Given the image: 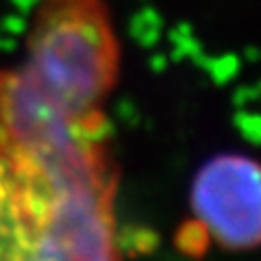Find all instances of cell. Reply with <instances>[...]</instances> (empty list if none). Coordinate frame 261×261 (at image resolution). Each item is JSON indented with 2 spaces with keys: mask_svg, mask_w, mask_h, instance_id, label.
<instances>
[{
  "mask_svg": "<svg viewBox=\"0 0 261 261\" xmlns=\"http://www.w3.org/2000/svg\"><path fill=\"white\" fill-rule=\"evenodd\" d=\"M107 116L76 120L0 70V261H122Z\"/></svg>",
  "mask_w": 261,
  "mask_h": 261,
  "instance_id": "obj_1",
  "label": "cell"
},
{
  "mask_svg": "<svg viewBox=\"0 0 261 261\" xmlns=\"http://www.w3.org/2000/svg\"><path fill=\"white\" fill-rule=\"evenodd\" d=\"M18 74L65 116H105L120 74V42L105 0H39Z\"/></svg>",
  "mask_w": 261,
  "mask_h": 261,
  "instance_id": "obj_2",
  "label": "cell"
},
{
  "mask_svg": "<svg viewBox=\"0 0 261 261\" xmlns=\"http://www.w3.org/2000/svg\"><path fill=\"white\" fill-rule=\"evenodd\" d=\"M192 214L207 238L226 250L261 246V163L246 154H218L192 183Z\"/></svg>",
  "mask_w": 261,
  "mask_h": 261,
  "instance_id": "obj_3",
  "label": "cell"
}]
</instances>
